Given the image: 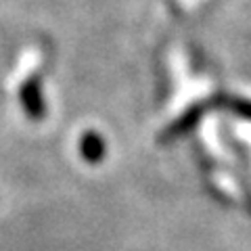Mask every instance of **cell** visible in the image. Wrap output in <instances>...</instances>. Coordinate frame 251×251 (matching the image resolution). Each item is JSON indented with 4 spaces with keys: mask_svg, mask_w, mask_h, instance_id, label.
<instances>
[{
    "mask_svg": "<svg viewBox=\"0 0 251 251\" xmlns=\"http://www.w3.org/2000/svg\"><path fill=\"white\" fill-rule=\"evenodd\" d=\"M19 99L21 107L25 111L27 120L31 122H42L46 115V105H44V94H42V84L38 75L27 77L19 88Z\"/></svg>",
    "mask_w": 251,
    "mask_h": 251,
    "instance_id": "cell-1",
    "label": "cell"
},
{
    "mask_svg": "<svg viewBox=\"0 0 251 251\" xmlns=\"http://www.w3.org/2000/svg\"><path fill=\"white\" fill-rule=\"evenodd\" d=\"M105 151H107V147H105V140L100 134H97V132H84L82 138H80V155H82V159H86L88 163H99V161H103V157H105Z\"/></svg>",
    "mask_w": 251,
    "mask_h": 251,
    "instance_id": "cell-2",
    "label": "cell"
},
{
    "mask_svg": "<svg viewBox=\"0 0 251 251\" xmlns=\"http://www.w3.org/2000/svg\"><path fill=\"white\" fill-rule=\"evenodd\" d=\"M237 109L243 113V115H247V117H251V105H237Z\"/></svg>",
    "mask_w": 251,
    "mask_h": 251,
    "instance_id": "cell-3",
    "label": "cell"
}]
</instances>
